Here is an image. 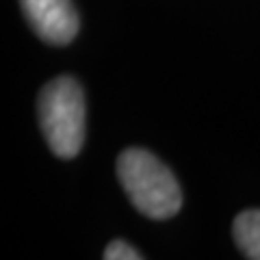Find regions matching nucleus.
Here are the masks:
<instances>
[{
    "instance_id": "nucleus-3",
    "label": "nucleus",
    "mask_w": 260,
    "mask_h": 260,
    "mask_svg": "<svg viewBox=\"0 0 260 260\" xmlns=\"http://www.w3.org/2000/svg\"><path fill=\"white\" fill-rule=\"evenodd\" d=\"M32 30L48 44H70L78 32V13L72 0H20Z\"/></svg>"
},
{
    "instance_id": "nucleus-4",
    "label": "nucleus",
    "mask_w": 260,
    "mask_h": 260,
    "mask_svg": "<svg viewBox=\"0 0 260 260\" xmlns=\"http://www.w3.org/2000/svg\"><path fill=\"white\" fill-rule=\"evenodd\" d=\"M234 243L243 251V256L260 260V210H245L234 219L232 225Z\"/></svg>"
},
{
    "instance_id": "nucleus-5",
    "label": "nucleus",
    "mask_w": 260,
    "mask_h": 260,
    "mask_svg": "<svg viewBox=\"0 0 260 260\" xmlns=\"http://www.w3.org/2000/svg\"><path fill=\"white\" fill-rule=\"evenodd\" d=\"M104 258L107 260H139L141 254L126 241H113L104 249Z\"/></svg>"
},
{
    "instance_id": "nucleus-1",
    "label": "nucleus",
    "mask_w": 260,
    "mask_h": 260,
    "mask_svg": "<svg viewBox=\"0 0 260 260\" xmlns=\"http://www.w3.org/2000/svg\"><path fill=\"white\" fill-rule=\"evenodd\" d=\"M117 176L135 208L150 219H169L182 206L176 176L154 154L128 148L117 158Z\"/></svg>"
},
{
    "instance_id": "nucleus-2",
    "label": "nucleus",
    "mask_w": 260,
    "mask_h": 260,
    "mask_svg": "<svg viewBox=\"0 0 260 260\" xmlns=\"http://www.w3.org/2000/svg\"><path fill=\"white\" fill-rule=\"evenodd\" d=\"M39 124L56 156L74 158L80 152L85 141V98L74 78H54L42 89Z\"/></svg>"
}]
</instances>
